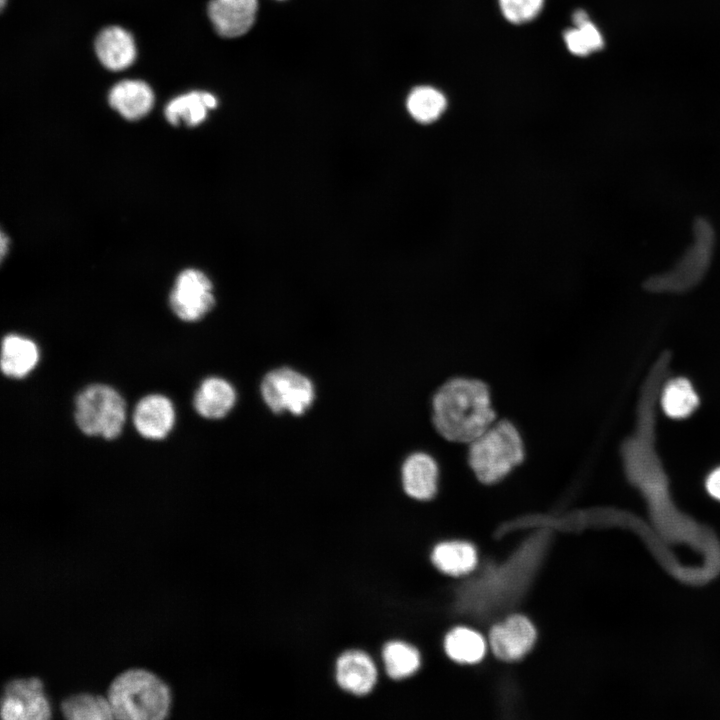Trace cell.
Here are the masks:
<instances>
[{
	"instance_id": "ffe728a7",
	"label": "cell",
	"mask_w": 720,
	"mask_h": 720,
	"mask_svg": "<svg viewBox=\"0 0 720 720\" xmlns=\"http://www.w3.org/2000/svg\"><path fill=\"white\" fill-rule=\"evenodd\" d=\"M478 557L474 546L463 541H449L438 544L432 552V562L437 569L450 576L470 573L477 565Z\"/></svg>"
},
{
	"instance_id": "83f0119b",
	"label": "cell",
	"mask_w": 720,
	"mask_h": 720,
	"mask_svg": "<svg viewBox=\"0 0 720 720\" xmlns=\"http://www.w3.org/2000/svg\"><path fill=\"white\" fill-rule=\"evenodd\" d=\"M706 485L709 493L720 500V468L710 474Z\"/></svg>"
},
{
	"instance_id": "ba28073f",
	"label": "cell",
	"mask_w": 720,
	"mask_h": 720,
	"mask_svg": "<svg viewBox=\"0 0 720 720\" xmlns=\"http://www.w3.org/2000/svg\"><path fill=\"white\" fill-rule=\"evenodd\" d=\"M215 305L211 279L201 270L188 268L176 278L169 296L172 312L182 321L204 318Z\"/></svg>"
},
{
	"instance_id": "7402d4cb",
	"label": "cell",
	"mask_w": 720,
	"mask_h": 720,
	"mask_svg": "<svg viewBox=\"0 0 720 720\" xmlns=\"http://www.w3.org/2000/svg\"><path fill=\"white\" fill-rule=\"evenodd\" d=\"M60 711L70 720H104L114 718L107 698L91 693L73 694L61 701Z\"/></svg>"
},
{
	"instance_id": "f546056e",
	"label": "cell",
	"mask_w": 720,
	"mask_h": 720,
	"mask_svg": "<svg viewBox=\"0 0 720 720\" xmlns=\"http://www.w3.org/2000/svg\"><path fill=\"white\" fill-rule=\"evenodd\" d=\"M238 3H258L257 0H224Z\"/></svg>"
},
{
	"instance_id": "4dcf8cb0",
	"label": "cell",
	"mask_w": 720,
	"mask_h": 720,
	"mask_svg": "<svg viewBox=\"0 0 720 720\" xmlns=\"http://www.w3.org/2000/svg\"><path fill=\"white\" fill-rule=\"evenodd\" d=\"M5 0H1V7H4Z\"/></svg>"
},
{
	"instance_id": "277c9868",
	"label": "cell",
	"mask_w": 720,
	"mask_h": 720,
	"mask_svg": "<svg viewBox=\"0 0 720 720\" xmlns=\"http://www.w3.org/2000/svg\"><path fill=\"white\" fill-rule=\"evenodd\" d=\"M107 699L117 719L161 720L167 717L171 704L167 684L140 668L116 676L108 688Z\"/></svg>"
},
{
	"instance_id": "52a82bcc",
	"label": "cell",
	"mask_w": 720,
	"mask_h": 720,
	"mask_svg": "<svg viewBox=\"0 0 720 720\" xmlns=\"http://www.w3.org/2000/svg\"><path fill=\"white\" fill-rule=\"evenodd\" d=\"M265 404L275 413L301 415L314 400V386L303 374L287 367L268 372L261 382Z\"/></svg>"
},
{
	"instance_id": "e0dca14e",
	"label": "cell",
	"mask_w": 720,
	"mask_h": 720,
	"mask_svg": "<svg viewBox=\"0 0 720 720\" xmlns=\"http://www.w3.org/2000/svg\"><path fill=\"white\" fill-rule=\"evenodd\" d=\"M236 402L233 386L223 378L208 377L204 379L193 397L196 412L206 419L225 417Z\"/></svg>"
},
{
	"instance_id": "44dd1931",
	"label": "cell",
	"mask_w": 720,
	"mask_h": 720,
	"mask_svg": "<svg viewBox=\"0 0 720 720\" xmlns=\"http://www.w3.org/2000/svg\"><path fill=\"white\" fill-rule=\"evenodd\" d=\"M444 648L452 660L462 664H474L484 657L486 643L478 632L466 627H456L446 635Z\"/></svg>"
},
{
	"instance_id": "d4e9b609",
	"label": "cell",
	"mask_w": 720,
	"mask_h": 720,
	"mask_svg": "<svg viewBox=\"0 0 720 720\" xmlns=\"http://www.w3.org/2000/svg\"><path fill=\"white\" fill-rule=\"evenodd\" d=\"M662 403L667 415L682 418L696 408L698 398L688 380L677 378L665 387Z\"/></svg>"
},
{
	"instance_id": "3957f363",
	"label": "cell",
	"mask_w": 720,
	"mask_h": 720,
	"mask_svg": "<svg viewBox=\"0 0 720 720\" xmlns=\"http://www.w3.org/2000/svg\"><path fill=\"white\" fill-rule=\"evenodd\" d=\"M717 230L713 221L697 215L691 223V241L674 263L665 270L649 274L642 288L650 293H687L706 280L713 266Z\"/></svg>"
},
{
	"instance_id": "4fadbf2b",
	"label": "cell",
	"mask_w": 720,
	"mask_h": 720,
	"mask_svg": "<svg viewBox=\"0 0 720 720\" xmlns=\"http://www.w3.org/2000/svg\"><path fill=\"white\" fill-rule=\"evenodd\" d=\"M336 679L345 691L362 696L374 688L377 670L368 655L360 651H349L342 654L337 661Z\"/></svg>"
},
{
	"instance_id": "30bf717a",
	"label": "cell",
	"mask_w": 720,
	"mask_h": 720,
	"mask_svg": "<svg viewBox=\"0 0 720 720\" xmlns=\"http://www.w3.org/2000/svg\"><path fill=\"white\" fill-rule=\"evenodd\" d=\"M536 640V630L523 615H512L494 625L489 643L495 656L504 661H515L525 656Z\"/></svg>"
},
{
	"instance_id": "6da1fadb",
	"label": "cell",
	"mask_w": 720,
	"mask_h": 720,
	"mask_svg": "<svg viewBox=\"0 0 720 720\" xmlns=\"http://www.w3.org/2000/svg\"><path fill=\"white\" fill-rule=\"evenodd\" d=\"M550 542L548 530L527 539L504 563L487 567L479 576L461 586L456 606L462 613L487 617L512 606L527 591Z\"/></svg>"
},
{
	"instance_id": "5bb4252c",
	"label": "cell",
	"mask_w": 720,
	"mask_h": 720,
	"mask_svg": "<svg viewBox=\"0 0 720 720\" xmlns=\"http://www.w3.org/2000/svg\"><path fill=\"white\" fill-rule=\"evenodd\" d=\"M95 52L104 67L120 71L134 62L136 46L128 31L119 26H109L97 35Z\"/></svg>"
},
{
	"instance_id": "d6986e66",
	"label": "cell",
	"mask_w": 720,
	"mask_h": 720,
	"mask_svg": "<svg viewBox=\"0 0 720 720\" xmlns=\"http://www.w3.org/2000/svg\"><path fill=\"white\" fill-rule=\"evenodd\" d=\"M217 99L214 95L204 91H192L170 100L164 109L167 121L179 126L188 127L200 125L208 116V112L215 109Z\"/></svg>"
},
{
	"instance_id": "9c48e42d",
	"label": "cell",
	"mask_w": 720,
	"mask_h": 720,
	"mask_svg": "<svg viewBox=\"0 0 720 720\" xmlns=\"http://www.w3.org/2000/svg\"><path fill=\"white\" fill-rule=\"evenodd\" d=\"M51 709L39 678H17L8 681L1 698L3 719H48Z\"/></svg>"
},
{
	"instance_id": "f1b7e54d",
	"label": "cell",
	"mask_w": 720,
	"mask_h": 720,
	"mask_svg": "<svg viewBox=\"0 0 720 720\" xmlns=\"http://www.w3.org/2000/svg\"><path fill=\"white\" fill-rule=\"evenodd\" d=\"M9 239L5 236L4 232L1 234V256L5 257L6 251H8Z\"/></svg>"
},
{
	"instance_id": "cb8c5ba5",
	"label": "cell",
	"mask_w": 720,
	"mask_h": 720,
	"mask_svg": "<svg viewBox=\"0 0 720 720\" xmlns=\"http://www.w3.org/2000/svg\"><path fill=\"white\" fill-rule=\"evenodd\" d=\"M387 674L393 679H403L414 674L421 663L419 652L411 645L394 641L383 649Z\"/></svg>"
},
{
	"instance_id": "8992f818",
	"label": "cell",
	"mask_w": 720,
	"mask_h": 720,
	"mask_svg": "<svg viewBox=\"0 0 720 720\" xmlns=\"http://www.w3.org/2000/svg\"><path fill=\"white\" fill-rule=\"evenodd\" d=\"M74 420L86 436L117 438L126 421V403L113 387L95 383L83 388L75 397Z\"/></svg>"
},
{
	"instance_id": "8fae6325",
	"label": "cell",
	"mask_w": 720,
	"mask_h": 720,
	"mask_svg": "<svg viewBox=\"0 0 720 720\" xmlns=\"http://www.w3.org/2000/svg\"><path fill=\"white\" fill-rule=\"evenodd\" d=\"M132 421L143 438L161 440L167 437L175 424V409L166 396L149 394L137 402Z\"/></svg>"
},
{
	"instance_id": "603a6c76",
	"label": "cell",
	"mask_w": 720,
	"mask_h": 720,
	"mask_svg": "<svg viewBox=\"0 0 720 720\" xmlns=\"http://www.w3.org/2000/svg\"><path fill=\"white\" fill-rule=\"evenodd\" d=\"M407 110L410 116L421 124H430L438 120L447 107L442 92L430 86L414 88L407 97Z\"/></svg>"
},
{
	"instance_id": "4316f807",
	"label": "cell",
	"mask_w": 720,
	"mask_h": 720,
	"mask_svg": "<svg viewBox=\"0 0 720 720\" xmlns=\"http://www.w3.org/2000/svg\"><path fill=\"white\" fill-rule=\"evenodd\" d=\"M500 10L513 24L527 23L541 12L544 0H498Z\"/></svg>"
},
{
	"instance_id": "5b68a950",
	"label": "cell",
	"mask_w": 720,
	"mask_h": 720,
	"mask_svg": "<svg viewBox=\"0 0 720 720\" xmlns=\"http://www.w3.org/2000/svg\"><path fill=\"white\" fill-rule=\"evenodd\" d=\"M524 458V446L509 421L493 423L470 442L468 462L479 481L493 484L503 479Z\"/></svg>"
},
{
	"instance_id": "7c38bea8",
	"label": "cell",
	"mask_w": 720,
	"mask_h": 720,
	"mask_svg": "<svg viewBox=\"0 0 720 720\" xmlns=\"http://www.w3.org/2000/svg\"><path fill=\"white\" fill-rule=\"evenodd\" d=\"M402 484L405 492L417 500L433 498L438 489L439 469L430 455L416 452L402 465Z\"/></svg>"
},
{
	"instance_id": "9a60e30c",
	"label": "cell",
	"mask_w": 720,
	"mask_h": 720,
	"mask_svg": "<svg viewBox=\"0 0 720 720\" xmlns=\"http://www.w3.org/2000/svg\"><path fill=\"white\" fill-rule=\"evenodd\" d=\"M257 8L258 4L211 0L208 16L219 35L234 38L249 31L255 21Z\"/></svg>"
},
{
	"instance_id": "2e32d148",
	"label": "cell",
	"mask_w": 720,
	"mask_h": 720,
	"mask_svg": "<svg viewBox=\"0 0 720 720\" xmlns=\"http://www.w3.org/2000/svg\"><path fill=\"white\" fill-rule=\"evenodd\" d=\"M109 105L127 120H139L153 107L152 89L141 80H123L108 94Z\"/></svg>"
},
{
	"instance_id": "484cf974",
	"label": "cell",
	"mask_w": 720,
	"mask_h": 720,
	"mask_svg": "<svg viewBox=\"0 0 720 720\" xmlns=\"http://www.w3.org/2000/svg\"><path fill=\"white\" fill-rule=\"evenodd\" d=\"M563 39L567 49L577 56H587L604 46L600 31L589 19L566 30Z\"/></svg>"
},
{
	"instance_id": "7a4b0ae2",
	"label": "cell",
	"mask_w": 720,
	"mask_h": 720,
	"mask_svg": "<svg viewBox=\"0 0 720 720\" xmlns=\"http://www.w3.org/2000/svg\"><path fill=\"white\" fill-rule=\"evenodd\" d=\"M433 423L453 442H472L494 422L487 385L472 378L457 377L445 382L434 394Z\"/></svg>"
},
{
	"instance_id": "ac0fdd59",
	"label": "cell",
	"mask_w": 720,
	"mask_h": 720,
	"mask_svg": "<svg viewBox=\"0 0 720 720\" xmlns=\"http://www.w3.org/2000/svg\"><path fill=\"white\" fill-rule=\"evenodd\" d=\"M38 361L39 349L33 340L18 334H8L3 338L0 364L5 376L24 378Z\"/></svg>"
}]
</instances>
